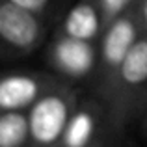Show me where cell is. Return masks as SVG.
<instances>
[{"instance_id":"4","label":"cell","mask_w":147,"mask_h":147,"mask_svg":"<svg viewBox=\"0 0 147 147\" xmlns=\"http://www.w3.org/2000/svg\"><path fill=\"white\" fill-rule=\"evenodd\" d=\"M56 60L69 75H84L93 63V52L86 41L69 37L56 47Z\"/></svg>"},{"instance_id":"8","label":"cell","mask_w":147,"mask_h":147,"mask_svg":"<svg viewBox=\"0 0 147 147\" xmlns=\"http://www.w3.org/2000/svg\"><path fill=\"white\" fill-rule=\"evenodd\" d=\"M121 76L127 84H142L147 80V41L134 43L121 61Z\"/></svg>"},{"instance_id":"3","label":"cell","mask_w":147,"mask_h":147,"mask_svg":"<svg viewBox=\"0 0 147 147\" xmlns=\"http://www.w3.org/2000/svg\"><path fill=\"white\" fill-rule=\"evenodd\" d=\"M37 95V84L24 75H11L0 82V106L2 110H17L30 104Z\"/></svg>"},{"instance_id":"12","label":"cell","mask_w":147,"mask_h":147,"mask_svg":"<svg viewBox=\"0 0 147 147\" xmlns=\"http://www.w3.org/2000/svg\"><path fill=\"white\" fill-rule=\"evenodd\" d=\"M144 19H145V22H147V0L144 2Z\"/></svg>"},{"instance_id":"6","label":"cell","mask_w":147,"mask_h":147,"mask_svg":"<svg viewBox=\"0 0 147 147\" xmlns=\"http://www.w3.org/2000/svg\"><path fill=\"white\" fill-rule=\"evenodd\" d=\"M97 30H99V17L93 7L86 6V4L73 7L65 19V32L69 34V37L88 41L97 34Z\"/></svg>"},{"instance_id":"11","label":"cell","mask_w":147,"mask_h":147,"mask_svg":"<svg viewBox=\"0 0 147 147\" xmlns=\"http://www.w3.org/2000/svg\"><path fill=\"white\" fill-rule=\"evenodd\" d=\"M127 2H129V0H102V4H104L108 13H117V11H121Z\"/></svg>"},{"instance_id":"10","label":"cell","mask_w":147,"mask_h":147,"mask_svg":"<svg viewBox=\"0 0 147 147\" xmlns=\"http://www.w3.org/2000/svg\"><path fill=\"white\" fill-rule=\"evenodd\" d=\"M9 2L17 4V6L24 7V9H28V11H37L47 4V0H9Z\"/></svg>"},{"instance_id":"1","label":"cell","mask_w":147,"mask_h":147,"mask_svg":"<svg viewBox=\"0 0 147 147\" xmlns=\"http://www.w3.org/2000/svg\"><path fill=\"white\" fill-rule=\"evenodd\" d=\"M67 104L56 95L39 99L30 112V136L41 145L54 144L67 129Z\"/></svg>"},{"instance_id":"2","label":"cell","mask_w":147,"mask_h":147,"mask_svg":"<svg viewBox=\"0 0 147 147\" xmlns=\"http://www.w3.org/2000/svg\"><path fill=\"white\" fill-rule=\"evenodd\" d=\"M39 26L34 19L32 11L6 2L0 6V36L13 47L26 49L36 41Z\"/></svg>"},{"instance_id":"9","label":"cell","mask_w":147,"mask_h":147,"mask_svg":"<svg viewBox=\"0 0 147 147\" xmlns=\"http://www.w3.org/2000/svg\"><path fill=\"white\" fill-rule=\"evenodd\" d=\"M93 134V119L90 114H78L65 129V145L67 147H86Z\"/></svg>"},{"instance_id":"7","label":"cell","mask_w":147,"mask_h":147,"mask_svg":"<svg viewBox=\"0 0 147 147\" xmlns=\"http://www.w3.org/2000/svg\"><path fill=\"white\" fill-rule=\"evenodd\" d=\"M30 132V121L15 110L0 117V147H21Z\"/></svg>"},{"instance_id":"5","label":"cell","mask_w":147,"mask_h":147,"mask_svg":"<svg viewBox=\"0 0 147 147\" xmlns=\"http://www.w3.org/2000/svg\"><path fill=\"white\" fill-rule=\"evenodd\" d=\"M134 45V26L127 19L117 21L106 34L104 39V58L112 65H121L125 56Z\"/></svg>"}]
</instances>
